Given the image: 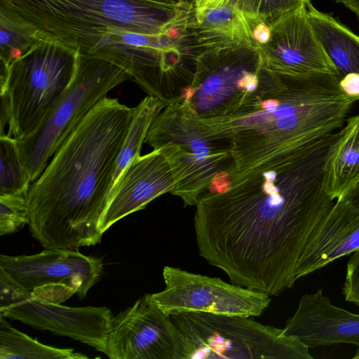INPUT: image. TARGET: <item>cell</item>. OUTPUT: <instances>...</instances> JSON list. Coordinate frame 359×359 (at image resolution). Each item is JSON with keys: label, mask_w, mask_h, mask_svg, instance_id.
<instances>
[{"label": "cell", "mask_w": 359, "mask_h": 359, "mask_svg": "<svg viewBox=\"0 0 359 359\" xmlns=\"http://www.w3.org/2000/svg\"><path fill=\"white\" fill-rule=\"evenodd\" d=\"M309 4L311 0H261L259 18L271 27L283 17Z\"/></svg>", "instance_id": "cell-25"}, {"label": "cell", "mask_w": 359, "mask_h": 359, "mask_svg": "<svg viewBox=\"0 0 359 359\" xmlns=\"http://www.w3.org/2000/svg\"><path fill=\"white\" fill-rule=\"evenodd\" d=\"M180 181L168 146L137 156L111 190L101 222L102 232L127 215L144 208L161 195L171 193Z\"/></svg>", "instance_id": "cell-15"}, {"label": "cell", "mask_w": 359, "mask_h": 359, "mask_svg": "<svg viewBox=\"0 0 359 359\" xmlns=\"http://www.w3.org/2000/svg\"><path fill=\"white\" fill-rule=\"evenodd\" d=\"M86 359L74 348L43 344L12 327L0 316V359Z\"/></svg>", "instance_id": "cell-21"}, {"label": "cell", "mask_w": 359, "mask_h": 359, "mask_svg": "<svg viewBox=\"0 0 359 359\" xmlns=\"http://www.w3.org/2000/svg\"><path fill=\"white\" fill-rule=\"evenodd\" d=\"M350 199H352L355 203H359V191Z\"/></svg>", "instance_id": "cell-33"}, {"label": "cell", "mask_w": 359, "mask_h": 359, "mask_svg": "<svg viewBox=\"0 0 359 359\" xmlns=\"http://www.w3.org/2000/svg\"><path fill=\"white\" fill-rule=\"evenodd\" d=\"M29 223L25 195L0 196V236L13 233Z\"/></svg>", "instance_id": "cell-24"}, {"label": "cell", "mask_w": 359, "mask_h": 359, "mask_svg": "<svg viewBox=\"0 0 359 359\" xmlns=\"http://www.w3.org/2000/svg\"><path fill=\"white\" fill-rule=\"evenodd\" d=\"M189 29L200 49L257 45L245 15L230 1L209 10L198 21L194 19Z\"/></svg>", "instance_id": "cell-19"}, {"label": "cell", "mask_w": 359, "mask_h": 359, "mask_svg": "<svg viewBox=\"0 0 359 359\" xmlns=\"http://www.w3.org/2000/svg\"><path fill=\"white\" fill-rule=\"evenodd\" d=\"M323 163L283 159L240 176L196 205L198 253L231 283L278 296L296 282L304 250L334 204L323 185Z\"/></svg>", "instance_id": "cell-1"}, {"label": "cell", "mask_w": 359, "mask_h": 359, "mask_svg": "<svg viewBox=\"0 0 359 359\" xmlns=\"http://www.w3.org/2000/svg\"><path fill=\"white\" fill-rule=\"evenodd\" d=\"M337 3L342 4L353 12L359 20V0H339Z\"/></svg>", "instance_id": "cell-31"}, {"label": "cell", "mask_w": 359, "mask_h": 359, "mask_svg": "<svg viewBox=\"0 0 359 359\" xmlns=\"http://www.w3.org/2000/svg\"><path fill=\"white\" fill-rule=\"evenodd\" d=\"M307 14L319 43L341 76L359 74V36L311 4Z\"/></svg>", "instance_id": "cell-20"}, {"label": "cell", "mask_w": 359, "mask_h": 359, "mask_svg": "<svg viewBox=\"0 0 359 359\" xmlns=\"http://www.w3.org/2000/svg\"><path fill=\"white\" fill-rule=\"evenodd\" d=\"M163 277L164 289L151 294L158 307L168 316L203 312L258 317L271 303L270 296L264 292L178 267L165 266Z\"/></svg>", "instance_id": "cell-11"}, {"label": "cell", "mask_w": 359, "mask_h": 359, "mask_svg": "<svg viewBox=\"0 0 359 359\" xmlns=\"http://www.w3.org/2000/svg\"><path fill=\"white\" fill-rule=\"evenodd\" d=\"M1 14L32 29L38 41L104 59L130 72L146 50L140 34L158 36L185 29L191 3L153 0H1Z\"/></svg>", "instance_id": "cell-4"}, {"label": "cell", "mask_w": 359, "mask_h": 359, "mask_svg": "<svg viewBox=\"0 0 359 359\" xmlns=\"http://www.w3.org/2000/svg\"><path fill=\"white\" fill-rule=\"evenodd\" d=\"M258 76L255 90L210 122L240 172L340 130L357 102L341 91V77L334 74L290 76L261 65Z\"/></svg>", "instance_id": "cell-3"}, {"label": "cell", "mask_w": 359, "mask_h": 359, "mask_svg": "<svg viewBox=\"0 0 359 359\" xmlns=\"http://www.w3.org/2000/svg\"><path fill=\"white\" fill-rule=\"evenodd\" d=\"M260 67L257 45L202 49L196 59L194 80L181 100L198 117L226 115L247 92L239 87L241 79Z\"/></svg>", "instance_id": "cell-12"}, {"label": "cell", "mask_w": 359, "mask_h": 359, "mask_svg": "<svg viewBox=\"0 0 359 359\" xmlns=\"http://www.w3.org/2000/svg\"><path fill=\"white\" fill-rule=\"evenodd\" d=\"M144 142L154 149L169 145L181 177L170 194L179 196L184 207L196 206L212 179L230 164L229 156L198 133L182 102L167 105L154 118Z\"/></svg>", "instance_id": "cell-8"}, {"label": "cell", "mask_w": 359, "mask_h": 359, "mask_svg": "<svg viewBox=\"0 0 359 359\" xmlns=\"http://www.w3.org/2000/svg\"><path fill=\"white\" fill-rule=\"evenodd\" d=\"M334 1L337 2L339 0H334Z\"/></svg>", "instance_id": "cell-35"}, {"label": "cell", "mask_w": 359, "mask_h": 359, "mask_svg": "<svg viewBox=\"0 0 359 359\" xmlns=\"http://www.w3.org/2000/svg\"><path fill=\"white\" fill-rule=\"evenodd\" d=\"M342 293L346 301L359 307V250L353 252L347 262Z\"/></svg>", "instance_id": "cell-26"}, {"label": "cell", "mask_w": 359, "mask_h": 359, "mask_svg": "<svg viewBox=\"0 0 359 359\" xmlns=\"http://www.w3.org/2000/svg\"><path fill=\"white\" fill-rule=\"evenodd\" d=\"M0 196H27L32 182L20 156L16 140L6 134L0 135Z\"/></svg>", "instance_id": "cell-23"}, {"label": "cell", "mask_w": 359, "mask_h": 359, "mask_svg": "<svg viewBox=\"0 0 359 359\" xmlns=\"http://www.w3.org/2000/svg\"><path fill=\"white\" fill-rule=\"evenodd\" d=\"M0 316L70 337L103 353L112 314L104 306L70 307L41 300L0 268Z\"/></svg>", "instance_id": "cell-10"}, {"label": "cell", "mask_w": 359, "mask_h": 359, "mask_svg": "<svg viewBox=\"0 0 359 359\" xmlns=\"http://www.w3.org/2000/svg\"><path fill=\"white\" fill-rule=\"evenodd\" d=\"M229 1V0H194V20L198 21L209 10Z\"/></svg>", "instance_id": "cell-29"}, {"label": "cell", "mask_w": 359, "mask_h": 359, "mask_svg": "<svg viewBox=\"0 0 359 359\" xmlns=\"http://www.w3.org/2000/svg\"><path fill=\"white\" fill-rule=\"evenodd\" d=\"M252 36L255 42L258 45L266 43L271 37V27L260 21L251 29Z\"/></svg>", "instance_id": "cell-30"}, {"label": "cell", "mask_w": 359, "mask_h": 359, "mask_svg": "<svg viewBox=\"0 0 359 359\" xmlns=\"http://www.w3.org/2000/svg\"><path fill=\"white\" fill-rule=\"evenodd\" d=\"M80 53L50 41H38L13 60L0 80L8 101V136L16 140L41 124L74 79Z\"/></svg>", "instance_id": "cell-6"}, {"label": "cell", "mask_w": 359, "mask_h": 359, "mask_svg": "<svg viewBox=\"0 0 359 359\" xmlns=\"http://www.w3.org/2000/svg\"><path fill=\"white\" fill-rule=\"evenodd\" d=\"M165 107L158 98L147 95L134 107L133 118L117 159L112 188L128 165L140 155L151 122Z\"/></svg>", "instance_id": "cell-22"}, {"label": "cell", "mask_w": 359, "mask_h": 359, "mask_svg": "<svg viewBox=\"0 0 359 359\" xmlns=\"http://www.w3.org/2000/svg\"><path fill=\"white\" fill-rule=\"evenodd\" d=\"M247 19L250 29L261 20L259 18V10L261 0H229Z\"/></svg>", "instance_id": "cell-27"}, {"label": "cell", "mask_w": 359, "mask_h": 359, "mask_svg": "<svg viewBox=\"0 0 359 359\" xmlns=\"http://www.w3.org/2000/svg\"><path fill=\"white\" fill-rule=\"evenodd\" d=\"M134 108L99 102L60 144L26 196L32 236L45 248L79 250L100 243L117 159Z\"/></svg>", "instance_id": "cell-2"}, {"label": "cell", "mask_w": 359, "mask_h": 359, "mask_svg": "<svg viewBox=\"0 0 359 359\" xmlns=\"http://www.w3.org/2000/svg\"><path fill=\"white\" fill-rule=\"evenodd\" d=\"M0 268L32 296L60 304L75 294L86 298L100 280L103 263L78 250L45 249L31 255L1 254Z\"/></svg>", "instance_id": "cell-9"}, {"label": "cell", "mask_w": 359, "mask_h": 359, "mask_svg": "<svg viewBox=\"0 0 359 359\" xmlns=\"http://www.w3.org/2000/svg\"><path fill=\"white\" fill-rule=\"evenodd\" d=\"M354 359H359V348H358L355 355L353 357Z\"/></svg>", "instance_id": "cell-34"}, {"label": "cell", "mask_w": 359, "mask_h": 359, "mask_svg": "<svg viewBox=\"0 0 359 359\" xmlns=\"http://www.w3.org/2000/svg\"><path fill=\"white\" fill-rule=\"evenodd\" d=\"M339 87L347 96L359 101V74L351 73L342 76Z\"/></svg>", "instance_id": "cell-28"}, {"label": "cell", "mask_w": 359, "mask_h": 359, "mask_svg": "<svg viewBox=\"0 0 359 359\" xmlns=\"http://www.w3.org/2000/svg\"><path fill=\"white\" fill-rule=\"evenodd\" d=\"M283 333L309 348L341 343L359 348V314L332 304L320 289L301 297Z\"/></svg>", "instance_id": "cell-16"}, {"label": "cell", "mask_w": 359, "mask_h": 359, "mask_svg": "<svg viewBox=\"0 0 359 359\" xmlns=\"http://www.w3.org/2000/svg\"><path fill=\"white\" fill-rule=\"evenodd\" d=\"M325 191L333 200L351 198L359 191V114L347 118L327 155Z\"/></svg>", "instance_id": "cell-18"}, {"label": "cell", "mask_w": 359, "mask_h": 359, "mask_svg": "<svg viewBox=\"0 0 359 359\" xmlns=\"http://www.w3.org/2000/svg\"><path fill=\"white\" fill-rule=\"evenodd\" d=\"M270 27L269 41L257 44L262 67L290 76L330 73L341 76L314 33L307 8L283 17Z\"/></svg>", "instance_id": "cell-14"}, {"label": "cell", "mask_w": 359, "mask_h": 359, "mask_svg": "<svg viewBox=\"0 0 359 359\" xmlns=\"http://www.w3.org/2000/svg\"><path fill=\"white\" fill-rule=\"evenodd\" d=\"M170 317L177 338V359L313 358L296 337L251 317L203 312Z\"/></svg>", "instance_id": "cell-5"}, {"label": "cell", "mask_w": 359, "mask_h": 359, "mask_svg": "<svg viewBox=\"0 0 359 359\" xmlns=\"http://www.w3.org/2000/svg\"><path fill=\"white\" fill-rule=\"evenodd\" d=\"M111 359H177L178 343L170 316L151 294L112 315L103 352Z\"/></svg>", "instance_id": "cell-13"}, {"label": "cell", "mask_w": 359, "mask_h": 359, "mask_svg": "<svg viewBox=\"0 0 359 359\" xmlns=\"http://www.w3.org/2000/svg\"><path fill=\"white\" fill-rule=\"evenodd\" d=\"M359 250V203L336 201L302 253L295 278L309 275Z\"/></svg>", "instance_id": "cell-17"}, {"label": "cell", "mask_w": 359, "mask_h": 359, "mask_svg": "<svg viewBox=\"0 0 359 359\" xmlns=\"http://www.w3.org/2000/svg\"><path fill=\"white\" fill-rule=\"evenodd\" d=\"M156 1L160 2H165V3H191L194 4V0H155Z\"/></svg>", "instance_id": "cell-32"}, {"label": "cell", "mask_w": 359, "mask_h": 359, "mask_svg": "<svg viewBox=\"0 0 359 359\" xmlns=\"http://www.w3.org/2000/svg\"><path fill=\"white\" fill-rule=\"evenodd\" d=\"M131 79L127 71L108 60L80 55L71 83L38 128L16 140L23 165L32 183L43 172L60 144L75 125L109 91Z\"/></svg>", "instance_id": "cell-7"}]
</instances>
